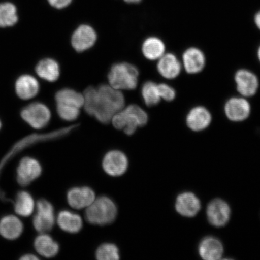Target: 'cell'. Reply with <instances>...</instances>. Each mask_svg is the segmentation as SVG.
<instances>
[{"label":"cell","mask_w":260,"mask_h":260,"mask_svg":"<svg viewBox=\"0 0 260 260\" xmlns=\"http://www.w3.org/2000/svg\"><path fill=\"white\" fill-rule=\"evenodd\" d=\"M83 96L86 113L104 124L111 121L113 116L125 107V97L121 90L107 84L98 88L87 87Z\"/></svg>","instance_id":"6da1fadb"},{"label":"cell","mask_w":260,"mask_h":260,"mask_svg":"<svg viewBox=\"0 0 260 260\" xmlns=\"http://www.w3.org/2000/svg\"><path fill=\"white\" fill-rule=\"evenodd\" d=\"M111 121L114 127L123 130L126 135L132 136L138 128L142 127L147 123L148 116L141 107L132 105L116 113Z\"/></svg>","instance_id":"7a4b0ae2"},{"label":"cell","mask_w":260,"mask_h":260,"mask_svg":"<svg viewBox=\"0 0 260 260\" xmlns=\"http://www.w3.org/2000/svg\"><path fill=\"white\" fill-rule=\"evenodd\" d=\"M118 215V208L108 197L102 196L86 208V219L94 225L105 226L115 222Z\"/></svg>","instance_id":"3957f363"},{"label":"cell","mask_w":260,"mask_h":260,"mask_svg":"<svg viewBox=\"0 0 260 260\" xmlns=\"http://www.w3.org/2000/svg\"><path fill=\"white\" fill-rule=\"evenodd\" d=\"M139 72L135 65L126 62L113 64L108 74L110 86L116 89L133 90L138 83Z\"/></svg>","instance_id":"277c9868"},{"label":"cell","mask_w":260,"mask_h":260,"mask_svg":"<svg viewBox=\"0 0 260 260\" xmlns=\"http://www.w3.org/2000/svg\"><path fill=\"white\" fill-rule=\"evenodd\" d=\"M21 116L31 127L42 129L48 124L51 114L47 106L37 102L25 107L21 112Z\"/></svg>","instance_id":"5b68a950"},{"label":"cell","mask_w":260,"mask_h":260,"mask_svg":"<svg viewBox=\"0 0 260 260\" xmlns=\"http://www.w3.org/2000/svg\"><path fill=\"white\" fill-rule=\"evenodd\" d=\"M251 105L248 99L240 95L230 98L224 106L226 118L233 122L245 121L251 115Z\"/></svg>","instance_id":"8992f818"},{"label":"cell","mask_w":260,"mask_h":260,"mask_svg":"<svg viewBox=\"0 0 260 260\" xmlns=\"http://www.w3.org/2000/svg\"><path fill=\"white\" fill-rule=\"evenodd\" d=\"M37 214L34 217L35 229L40 233H47L53 229L55 223L53 205L46 200L41 199L37 205Z\"/></svg>","instance_id":"52a82bcc"},{"label":"cell","mask_w":260,"mask_h":260,"mask_svg":"<svg viewBox=\"0 0 260 260\" xmlns=\"http://www.w3.org/2000/svg\"><path fill=\"white\" fill-rule=\"evenodd\" d=\"M235 81L237 92L240 96L248 99L257 93L259 81L258 77L252 71L247 69L237 71Z\"/></svg>","instance_id":"ba28073f"},{"label":"cell","mask_w":260,"mask_h":260,"mask_svg":"<svg viewBox=\"0 0 260 260\" xmlns=\"http://www.w3.org/2000/svg\"><path fill=\"white\" fill-rule=\"evenodd\" d=\"M102 167L104 171L110 176H122L128 170V158L121 151H110L107 152L103 158Z\"/></svg>","instance_id":"9c48e42d"},{"label":"cell","mask_w":260,"mask_h":260,"mask_svg":"<svg viewBox=\"0 0 260 260\" xmlns=\"http://www.w3.org/2000/svg\"><path fill=\"white\" fill-rule=\"evenodd\" d=\"M183 69L188 74L202 72L206 64V57L203 51L197 47H190L184 51L181 59Z\"/></svg>","instance_id":"30bf717a"},{"label":"cell","mask_w":260,"mask_h":260,"mask_svg":"<svg viewBox=\"0 0 260 260\" xmlns=\"http://www.w3.org/2000/svg\"><path fill=\"white\" fill-rule=\"evenodd\" d=\"M42 167L34 158L25 157L19 162L17 168V181L22 186H28L40 177Z\"/></svg>","instance_id":"8fae6325"},{"label":"cell","mask_w":260,"mask_h":260,"mask_svg":"<svg viewBox=\"0 0 260 260\" xmlns=\"http://www.w3.org/2000/svg\"><path fill=\"white\" fill-rule=\"evenodd\" d=\"M97 40V34L91 26L81 25L73 32L71 44L74 50L79 53L92 48Z\"/></svg>","instance_id":"7c38bea8"},{"label":"cell","mask_w":260,"mask_h":260,"mask_svg":"<svg viewBox=\"0 0 260 260\" xmlns=\"http://www.w3.org/2000/svg\"><path fill=\"white\" fill-rule=\"evenodd\" d=\"M67 198L71 207L81 210L88 207L96 199V195L89 187H75L68 190Z\"/></svg>","instance_id":"4fadbf2b"},{"label":"cell","mask_w":260,"mask_h":260,"mask_svg":"<svg viewBox=\"0 0 260 260\" xmlns=\"http://www.w3.org/2000/svg\"><path fill=\"white\" fill-rule=\"evenodd\" d=\"M187 125L194 132L206 129L212 121V115L206 107L197 106L191 108L186 116Z\"/></svg>","instance_id":"5bb4252c"},{"label":"cell","mask_w":260,"mask_h":260,"mask_svg":"<svg viewBox=\"0 0 260 260\" xmlns=\"http://www.w3.org/2000/svg\"><path fill=\"white\" fill-rule=\"evenodd\" d=\"M157 68L158 73L168 80L176 79L183 70L181 61L173 53H165L159 58Z\"/></svg>","instance_id":"9a60e30c"},{"label":"cell","mask_w":260,"mask_h":260,"mask_svg":"<svg viewBox=\"0 0 260 260\" xmlns=\"http://www.w3.org/2000/svg\"><path fill=\"white\" fill-rule=\"evenodd\" d=\"M207 217L213 226H223L229 222L231 214L230 208L225 201L215 200L207 207Z\"/></svg>","instance_id":"2e32d148"},{"label":"cell","mask_w":260,"mask_h":260,"mask_svg":"<svg viewBox=\"0 0 260 260\" xmlns=\"http://www.w3.org/2000/svg\"><path fill=\"white\" fill-rule=\"evenodd\" d=\"M15 90L20 99L30 100L38 95L40 84L37 79L30 75H23L16 80Z\"/></svg>","instance_id":"e0dca14e"},{"label":"cell","mask_w":260,"mask_h":260,"mask_svg":"<svg viewBox=\"0 0 260 260\" xmlns=\"http://www.w3.org/2000/svg\"><path fill=\"white\" fill-rule=\"evenodd\" d=\"M201 208L198 198L192 193H183L177 198L175 209L182 216L193 217L198 213Z\"/></svg>","instance_id":"ac0fdd59"},{"label":"cell","mask_w":260,"mask_h":260,"mask_svg":"<svg viewBox=\"0 0 260 260\" xmlns=\"http://www.w3.org/2000/svg\"><path fill=\"white\" fill-rule=\"evenodd\" d=\"M57 223L61 230L71 234L78 233L83 228L81 216L68 210L60 211L57 217Z\"/></svg>","instance_id":"d6986e66"},{"label":"cell","mask_w":260,"mask_h":260,"mask_svg":"<svg viewBox=\"0 0 260 260\" xmlns=\"http://www.w3.org/2000/svg\"><path fill=\"white\" fill-rule=\"evenodd\" d=\"M36 251L45 258H53L58 254L60 246L53 237L47 233H41L35 240Z\"/></svg>","instance_id":"ffe728a7"},{"label":"cell","mask_w":260,"mask_h":260,"mask_svg":"<svg viewBox=\"0 0 260 260\" xmlns=\"http://www.w3.org/2000/svg\"><path fill=\"white\" fill-rule=\"evenodd\" d=\"M23 224L17 217L9 215L0 220V235L8 240L18 238L23 232Z\"/></svg>","instance_id":"44dd1931"},{"label":"cell","mask_w":260,"mask_h":260,"mask_svg":"<svg viewBox=\"0 0 260 260\" xmlns=\"http://www.w3.org/2000/svg\"><path fill=\"white\" fill-rule=\"evenodd\" d=\"M36 72L41 79L49 82H54L60 76L59 64L53 58H45L38 63L36 67Z\"/></svg>","instance_id":"7402d4cb"},{"label":"cell","mask_w":260,"mask_h":260,"mask_svg":"<svg viewBox=\"0 0 260 260\" xmlns=\"http://www.w3.org/2000/svg\"><path fill=\"white\" fill-rule=\"evenodd\" d=\"M223 246L219 240L214 237H207L201 242L199 246L200 255L204 259H220L223 253Z\"/></svg>","instance_id":"603a6c76"},{"label":"cell","mask_w":260,"mask_h":260,"mask_svg":"<svg viewBox=\"0 0 260 260\" xmlns=\"http://www.w3.org/2000/svg\"><path fill=\"white\" fill-rule=\"evenodd\" d=\"M144 56L149 60H158L166 53V46L161 39L155 37L146 39L142 44Z\"/></svg>","instance_id":"cb8c5ba5"},{"label":"cell","mask_w":260,"mask_h":260,"mask_svg":"<svg viewBox=\"0 0 260 260\" xmlns=\"http://www.w3.org/2000/svg\"><path fill=\"white\" fill-rule=\"evenodd\" d=\"M55 99L57 105H63L81 108L83 107L84 99L83 94L69 88L58 90Z\"/></svg>","instance_id":"d4e9b609"},{"label":"cell","mask_w":260,"mask_h":260,"mask_svg":"<svg viewBox=\"0 0 260 260\" xmlns=\"http://www.w3.org/2000/svg\"><path fill=\"white\" fill-rule=\"evenodd\" d=\"M35 209V201L31 195L27 191H22L16 196L15 210L19 216H30Z\"/></svg>","instance_id":"484cf974"},{"label":"cell","mask_w":260,"mask_h":260,"mask_svg":"<svg viewBox=\"0 0 260 260\" xmlns=\"http://www.w3.org/2000/svg\"><path fill=\"white\" fill-rule=\"evenodd\" d=\"M18 20L15 6L10 3L0 4V27H8L16 24Z\"/></svg>","instance_id":"4316f807"},{"label":"cell","mask_w":260,"mask_h":260,"mask_svg":"<svg viewBox=\"0 0 260 260\" xmlns=\"http://www.w3.org/2000/svg\"><path fill=\"white\" fill-rule=\"evenodd\" d=\"M141 92L146 106H155L160 102L161 99L159 93L158 84L153 81H149L145 83L142 86Z\"/></svg>","instance_id":"83f0119b"},{"label":"cell","mask_w":260,"mask_h":260,"mask_svg":"<svg viewBox=\"0 0 260 260\" xmlns=\"http://www.w3.org/2000/svg\"><path fill=\"white\" fill-rule=\"evenodd\" d=\"M95 256L99 260H118L120 259L119 250L115 244L103 243L97 248Z\"/></svg>","instance_id":"f1b7e54d"},{"label":"cell","mask_w":260,"mask_h":260,"mask_svg":"<svg viewBox=\"0 0 260 260\" xmlns=\"http://www.w3.org/2000/svg\"><path fill=\"white\" fill-rule=\"evenodd\" d=\"M80 109L76 107L57 105V112L61 119L66 121H73L80 115Z\"/></svg>","instance_id":"f546056e"},{"label":"cell","mask_w":260,"mask_h":260,"mask_svg":"<svg viewBox=\"0 0 260 260\" xmlns=\"http://www.w3.org/2000/svg\"><path fill=\"white\" fill-rule=\"evenodd\" d=\"M158 87L161 100L170 102L174 101L176 98V91L169 84L166 83L158 84Z\"/></svg>","instance_id":"4dcf8cb0"},{"label":"cell","mask_w":260,"mask_h":260,"mask_svg":"<svg viewBox=\"0 0 260 260\" xmlns=\"http://www.w3.org/2000/svg\"><path fill=\"white\" fill-rule=\"evenodd\" d=\"M50 5L57 9H63L71 4L73 0H48Z\"/></svg>","instance_id":"1f68e13d"},{"label":"cell","mask_w":260,"mask_h":260,"mask_svg":"<svg viewBox=\"0 0 260 260\" xmlns=\"http://www.w3.org/2000/svg\"><path fill=\"white\" fill-rule=\"evenodd\" d=\"M255 24L260 30V11H259L255 15L254 18Z\"/></svg>","instance_id":"d6a6232c"},{"label":"cell","mask_w":260,"mask_h":260,"mask_svg":"<svg viewBox=\"0 0 260 260\" xmlns=\"http://www.w3.org/2000/svg\"><path fill=\"white\" fill-rule=\"evenodd\" d=\"M21 259L22 260H36L38 259V256L34 254H26L23 256H22Z\"/></svg>","instance_id":"836d02e7"},{"label":"cell","mask_w":260,"mask_h":260,"mask_svg":"<svg viewBox=\"0 0 260 260\" xmlns=\"http://www.w3.org/2000/svg\"><path fill=\"white\" fill-rule=\"evenodd\" d=\"M124 1L128 3H138L141 2V0H124Z\"/></svg>","instance_id":"e575fe53"},{"label":"cell","mask_w":260,"mask_h":260,"mask_svg":"<svg viewBox=\"0 0 260 260\" xmlns=\"http://www.w3.org/2000/svg\"><path fill=\"white\" fill-rule=\"evenodd\" d=\"M257 57H258V59L260 62V45L257 50Z\"/></svg>","instance_id":"d590c367"},{"label":"cell","mask_w":260,"mask_h":260,"mask_svg":"<svg viewBox=\"0 0 260 260\" xmlns=\"http://www.w3.org/2000/svg\"><path fill=\"white\" fill-rule=\"evenodd\" d=\"M2 127V123H1V121H0V128H1Z\"/></svg>","instance_id":"8d00e7d4"}]
</instances>
